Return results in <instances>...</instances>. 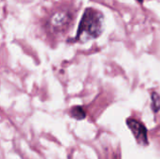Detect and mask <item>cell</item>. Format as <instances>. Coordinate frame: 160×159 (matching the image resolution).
I'll use <instances>...</instances> for the list:
<instances>
[{
	"label": "cell",
	"mask_w": 160,
	"mask_h": 159,
	"mask_svg": "<svg viewBox=\"0 0 160 159\" xmlns=\"http://www.w3.org/2000/svg\"><path fill=\"white\" fill-rule=\"evenodd\" d=\"M127 125L134 135V138L137 141L138 144L142 146H147L149 144L147 129L142 122L137 121L133 118H128L127 120Z\"/></svg>",
	"instance_id": "2"
},
{
	"label": "cell",
	"mask_w": 160,
	"mask_h": 159,
	"mask_svg": "<svg viewBox=\"0 0 160 159\" xmlns=\"http://www.w3.org/2000/svg\"><path fill=\"white\" fill-rule=\"evenodd\" d=\"M152 109L155 112L160 110V97L157 92L152 93Z\"/></svg>",
	"instance_id": "4"
},
{
	"label": "cell",
	"mask_w": 160,
	"mask_h": 159,
	"mask_svg": "<svg viewBox=\"0 0 160 159\" xmlns=\"http://www.w3.org/2000/svg\"><path fill=\"white\" fill-rule=\"evenodd\" d=\"M70 114L73 118L77 119V120H82L85 118V112L84 110L80 107V106H76L74 108H72L71 112H70Z\"/></svg>",
	"instance_id": "3"
},
{
	"label": "cell",
	"mask_w": 160,
	"mask_h": 159,
	"mask_svg": "<svg viewBox=\"0 0 160 159\" xmlns=\"http://www.w3.org/2000/svg\"><path fill=\"white\" fill-rule=\"evenodd\" d=\"M103 23L104 18L101 12L94 8H87L79 26L78 39L85 42L98 37L102 33Z\"/></svg>",
	"instance_id": "1"
}]
</instances>
